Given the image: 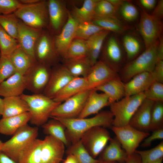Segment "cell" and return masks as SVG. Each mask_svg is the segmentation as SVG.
Returning a JSON list of instances; mask_svg holds the SVG:
<instances>
[{"instance_id": "obj_45", "label": "cell", "mask_w": 163, "mask_h": 163, "mask_svg": "<svg viewBox=\"0 0 163 163\" xmlns=\"http://www.w3.org/2000/svg\"><path fill=\"white\" fill-rule=\"evenodd\" d=\"M144 94L146 99L154 102H163V83L154 81Z\"/></svg>"}, {"instance_id": "obj_7", "label": "cell", "mask_w": 163, "mask_h": 163, "mask_svg": "<svg viewBox=\"0 0 163 163\" xmlns=\"http://www.w3.org/2000/svg\"><path fill=\"white\" fill-rule=\"evenodd\" d=\"M36 62L51 66H55L59 56L54 45L53 35L48 30H43L38 38L34 49Z\"/></svg>"}, {"instance_id": "obj_4", "label": "cell", "mask_w": 163, "mask_h": 163, "mask_svg": "<svg viewBox=\"0 0 163 163\" xmlns=\"http://www.w3.org/2000/svg\"><path fill=\"white\" fill-rule=\"evenodd\" d=\"M159 39L123 68L121 79L125 83L136 75L145 72L151 73L157 61V49Z\"/></svg>"}, {"instance_id": "obj_46", "label": "cell", "mask_w": 163, "mask_h": 163, "mask_svg": "<svg viewBox=\"0 0 163 163\" xmlns=\"http://www.w3.org/2000/svg\"><path fill=\"white\" fill-rule=\"evenodd\" d=\"M16 72L9 57L0 56V83Z\"/></svg>"}, {"instance_id": "obj_26", "label": "cell", "mask_w": 163, "mask_h": 163, "mask_svg": "<svg viewBox=\"0 0 163 163\" xmlns=\"http://www.w3.org/2000/svg\"><path fill=\"white\" fill-rule=\"evenodd\" d=\"M29 112L12 117L2 118L0 120V134L6 136L13 135L18 129L30 122Z\"/></svg>"}, {"instance_id": "obj_25", "label": "cell", "mask_w": 163, "mask_h": 163, "mask_svg": "<svg viewBox=\"0 0 163 163\" xmlns=\"http://www.w3.org/2000/svg\"><path fill=\"white\" fill-rule=\"evenodd\" d=\"M107 96L109 106L125 97L124 83L118 75L94 89Z\"/></svg>"}, {"instance_id": "obj_18", "label": "cell", "mask_w": 163, "mask_h": 163, "mask_svg": "<svg viewBox=\"0 0 163 163\" xmlns=\"http://www.w3.org/2000/svg\"><path fill=\"white\" fill-rule=\"evenodd\" d=\"M74 78L64 65L56 66L51 69L49 81L43 94L53 99Z\"/></svg>"}, {"instance_id": "obj_9", "label": "cell", "mask_w": 163, "mask_h": 163, "mask_svg": "<svg viewBox=\"0 0 163 163\" xmlns=\"http://www.w3.org/2000/svg\"><path fill=\"white\" fill-rule=\"evenodd\" d=\"M111 138L106 128L93 127L84 133L80 140L90 155L96 158L103 151Z\"/></svg>"}, {"instance_id": "obj_43", "label": "cell", "mask_w": 163, "mask_h": 163, "mask_svg": "<svg viewBox=\"0 0 163 163\" xmlns=\"http://www.w3.org/2000/svg\"><path fill=\"white\" fill-rule=\"evenodd\" d=\"M162 128H163V103L154 102L151 111L149 131Z\"/></svg>"}, {"instance_id": "obj_61", "label": "cell", "mask_w": 163, "mask_h": 163, "mask_svg": "<svg viewBox=\"0 0 163 163\" xmlns=\"http://www.w3.org/2000/svg\"><path fill=\"white\" fill-rule=\"evenodd\" d=\"M3 142L0 140V153L1 152L2 148V145Z\"/></svg>"}, {"instance_id": "obj_58", "label": "cell", "mask_w": 163, "mask_h": 163, "mask_svg": "<svg viewBox=\"0 0 163 163\" xmlns=\"http://www.w3.org/2000/svg\"><path fill=\"white\" fill-rule=\"evenodd\" d=\"M41 0H19L23 5H29L34 4L40 2Z\"/></svg>"}, {"instance_id": "obj_16", "label": "cell", "mask_w": 163, "mask_h": 163, "mask_svg": "<svg viewBox=\"0 0 163 163\" xmlns=\"http://www.w3.org/2000/svg\"><path fill=\"white\" fill-rule=\"evenodd\" d=\"M65 146L59 140L50 135L46 136L42 140L41 163H60L65 153Z\"/></svg>"}, {"instance_id": "obj_17", "label": "cell", "mask_w": 163, "mask_h": 163, "mask_svg": "<svg viewBox=\"0 0 163 163\" xmlns=\"http://www.w3.org/2000/svg\"><path fill=\"white\" fill-rule=\"evenodd\" d=\"M78 24L69 11L66 22L60 32L58 34L53 35L54 45L59 57H63L68 47L75 38Z\"/></svg>"}, {"instance_id": "obj_53", "label": "cell", "mask_w": 163, "mask_h": 163, "mask_svg": "<svg viewBox=\"0 0 163 163\" xmlns=\"http://www.w3.org/2000/svg\"><path fill=\"white\" fill-rule=\"evenodd\" d=\"M124 163H141V159L139 155L136 152L128 155Z\"/></svg>"}, {"instance_id": "obj_54", "label": "cell", "mask_w": 163, "mask_h": 163, "mask_svg": "<svg viewBox=\"0 0 163 163\" xmlns=\"http://www.w3.org/2000/svg\"><path fill=\"white\" fill-rule=\"evenodd\" d=\"M163 60V39L162 36L159 39L157 49V60Z\"/></svg>"}, {"instance_id": "obj_49", "label": "cell", "mask_w": 163, "mask_h": 163, "mask_svg": "<svg viewBox=\"0 0 163 163\" xmlns=\"http://www.w3.org/2000/svg\"><path fill=\"white\" fill-rule=\"evenodd\" d=\"M152 133L149 134L143 141L142 146L144 147L149 146L152 142L157 139H163V128L156 129L152 131Z\"/></svg>"}, {"instance_id": "obj_13", "label": "cell", "mask_w": 163, "mask_h": 163, "mask_svg": "<svg viewBox=\"0 0 163 163\" xmlns=\"http://www.w3.org/2000/svg\"><path fill=\"white\" fill-rule=\"evenodd\" d=\"M51 71L50 66L36 62L25 75L26 89L34 94L41 93L48 83Z\"/></svg>"}, {"instance_id": "obj_38", "label": "cell", "mask_w": 163, "mask_h": 163, "mask_svg": "<svg viewBox=\"0 0 163 163\" xmlns=\"http://www.w3.org/2000/svg\"><path fill=\"white\" fill-rule=\"evenodd\" d=\"M19 46L17 40L8 34L0 25V56H8Z\"/></svg>"}, {"instance_id": "obj_52", "label": "cell", "mask_w": 163, "mask_h": 163, "mask_svg": "<svg viewBox=\"0 0 163 163\" xmlns=\"http://www.w3.org/2000/svg\"><path fill=\"white\" fill-rule=\"evenodd\" d=\"M139 2L144 8L149 10L154 9L157 3L155 0H140Z\"/></svg>"}, {"instance_id": "obj_56", "label": "cell", "mask_w": 163, "mask_h": 163, "mask_svg": "<svg viewBox=\"0 0 163 163\" xmlns=\"http://www.w3.org/2000/svg\"><path fill=\"white\" fill-rule=\"evenodd\" d=\"M67 155L63 163H79L76 157L72 154H67Z\"/></svg>"}, {"instance_id": "obj_50", "label": "cell", "mask_w": 163, "mask_h": 163, "mask_svg": "<svg viewBox=\"0 0 163 163\" xmlns=\"http://www.w3.org/2000/svg\"><path fill=\"white\" fill-rule=\"evenodd\" d=\"M151 73L154 81L163 83V60L157 61Z\"/></svg>"}, {"instance_id": "obj_34", "label": "cell", "mask_w": 163, "mask_h": 163, "mask_svg": "<svg viewBox=\"0 0 163 163\" xmlns=\"http://www.w3.org/2000/svg\"><path fill=\"white\" fill-rule=\"evenodd\" d=\"M44 132L47 135L51 136L68 145L69 142L67 138L66 128L59 120L54 118L48 121L41 126Z\"/></svg>"}, {"instance_id": "obj_59", "label": "cell", "mask_w": 163, "mask_h": 163, "mask_svg": "<svg viewBox=\"0 0 163 163\" xmlns=\"http://www.w3.org/2000/svg\"><path fill=\"white\" fill-rule=\"evenodd\" d=\"M4 108V103L3 99L0 98V116L3 115Z\"/></svg>"}, {"instance_id": "obj_30", "label": "cell", "mask_w": 163, "mask_h": 163, "mask_svg": "<svg viewBox=\"0 0 163 163\" xmlns=\"http://www.w3.org/2000/svg\"><path fill=\"white\" fill-rule=\"evenodd\" d=\"M3 101L4 108L2 118L15 116L29 112L27 104L20 96L5 97Z\"/></svg>"}, {"instance_id": "obj_28", "label": "cell", "mask_w": 163, "mask_h": 163, "mask_svg": "<svg viewBox=\"0 0 163 163\" xmlns=\"http://www.w3.org/2000/svg\"><path fill=\"white\" fill-rule=\"evenodd\" d=\"M109 142L100 155L99 159L117 163L124 162L128 155L117 138H111Z\"/></svg>"}, {"instance_id": "obj_35", "label": "cell", "mask_w": 163, "mask_h": 163, "mask_svg": "<svg viewBox=\"0 0 163 163\" xmlns=\"http://www.w3.org/2000/svg\"><path fill=\"white\" fill-rule=\"evenodd\" d=\"M87 47L86 40L74 38L66 52L63 58L65 59H75L86 58Z\"/></svg>"}, {"instance_id": "obj_12", "label": "cell", "mask_w": 163, "mask_h": 163, "mask_svg": "<svg viewBox=\"0 0 163 163\" xmlns=\"http://www.w3.org/2000/svg\"><path fill=\"white\" fill-rule=\"evenodd\" d=\"M49 18L48 31L56 35L61 31L68 17V10L65 1L62 0L47 1Z\"/></svg>"}, {"instance_id": "obj_14", "label": "cell", "mask_w": 163, "mask_h": 163, "mask_svg": "<svg viewBox=\"0 0 163 163\" xmlns=\"http://www.w3.org/2000/svg\"><path fill=\"white\" fill-rule=\"evenodd\" d=\"M118 75L115 71L104 62L100 60L91 66L85 77L87 90L95 89L109 81Z\"/></svg>"}, {"instance_id": "obj_11", "label": "cell", "mask_w": 163, "mask_h": 163, "mask_svg": "<svg viewBox=\"0 0 163 163\" xmlns=\"http://www.w3.org/2000/svg\"><path fill=\"white\" fill-rule=\"evenodd\" d=\"M162 23L144 11H142L139 24V30L145 49L150 46L162 36Z\"/></svg>"}, {"instance_id": "obj_63", "label": "cell", "mask_w": 163, "mask_h": 163, "mask_svg": "<svg viewBox=\"0 0 163 163\" xmlns=\"http://www.w3.org/2000/svg\"><path fill=\"white\" fill-rule=\"evenodd\" d=\"M117 163H124V162H118Z\"/></svg>"}, {"instance_id": "obj_29", "label": "cell", "mask_w": 163, "mask_h": 163, "mask_svg": "<svg viewBox=\"0 0 163 163\" xmlns=\"http://www.w3.org/2000/svg\"><path fill=\"white\" fill-rule=\"evenodd\" d=\"M8 57L16 72L25 75L36 62L20 46Z\"/></svg>"}, {"instance_id": "obj_6", "label": "cell", "mask_w": 163, "mask_h": 163, "mask_svg": "<svg viewBox=\"0 0 163 163\" xmlns=\"http://www.w3.org/2000/svg\"><path fill=\"white\" fill-rule=\"evenodd\" d=\"M145 99L143 92L125 96L111 104L110 111L113 117V126L120 127L129 124L131 118Z\"/></svg>"}, {"instance_id": "obj_41", "label": "cell", "mask_w": 163, "mask_h": 163, "mask_svg": "<svg viewBox=\"0 0 163 163\" xmlns=\"http://www.w3.org/2000/svg\"><path fill=\"white\" fill-rule=\"evenodd\" d=\"M104 30L92 21L78 23L75 38L87 40L94 34Z\"/></svg>"}, {"instance_id": "obj_42", "label": "cell", "mask_w": 163, "mask_h": 163, "mask_svg": "<svg viewBox=\"0 0 163 163\" xmlns=\"http://www.w3.org/2000/svg\"><path fill=\"white\" fill-rule=\"evenodd\" d=\"M19 20L14 13L0 15V25L8 34L17 40Z\"/></svg>"}, {"instance_id": "obj_21", "label": "cell", "mask_w": 163, "mask_h": 163, "mask_svg": "<svg viewBox=\"0 0 163 163\" xmlns=\"http://www.w3.org/2000/svg\"><path fill=\"white\" fill-rule=\"evenodd\" d=\"M154 103L145 99L131 118L129 124L141 131H149L151 111Z\"/></svg>"}, {"instance_id": "obj_3", "label": "cell", "mask_w": 163, "mask_h": 163, "mask_svg": "<svg viewBox=\"0 0 163 163\" xmlns=\"http://www.w3.org/2000/svg\"><path fill=\"white\" fill-rule=\"evenodd\" d=\"M38 134L37 127L27 124L18 129L10 139L3 142L1 151L18 162L22 153L37 138Z\"/></svg>"}, {"instance_id": "obj_32", "label": "cell", "mask_w": 163, "mask_h": 163, "mask_svg": "<svg viewBox=\"0 0 163 163\" xmlns=\"http://www.w3.org/2000/svg\"><path fill=\"white\" fill-rule=\"evenodd\" d=\"M43 139H36L22 153L18 163H41Z\"/></svg>"}, {"instance_id": "obj_36", "label": "cell", "mask_w": 163, "mask_h": 163, "mask_svg": "<svg viewBox=\"0 0 163 163\" xmlns=\"http://www.w3.org/2000/svg\"><path fill=\"white\" fill-rule=\"evenodd\" d=\"M92 21L104 30L110 32L121 33L128 28L117 18L95 17Z\"/></svg>"}, {"instance_id": "obj_37", "label": "cell", "mask_w": 163, "mask_h": 163, "mask_svg": "<svg viewBox=\"0 0 163 163\" xmlns=\"http://www.w3.org/2000/svg\"><path fill=\"white\" fill-rule=\"evenodd\" d=\"M67 154H72L76 158L79 163H98L99 160L93 158L79 141L72 144L66 151Z\"/></svg>"}, {"instance_id": "obj_20", "label": "cell", "mask_w": 163, "mask_h": 163, "mask_svg": "<svg viewBox=\"0 0 163 163\" xmlns=\"http://www.w3.org/2000/svg\"><path fill=\"white\" fill-rule=\"evenodd\" d=\"M26 88L25 75L16 72L0 83V96L4 98L20 96Z\"/></svg>"}, {"instance_id": "obj_57", "label": "cell", "mask_w": 163, "mask_h": 163, "mask_svg": "<svg viewBox=\"0 0 163 163\" xmlns=\"http://www.w3.org/2000/svg\"><path fill=\"white\" fill-rule=\"evenodd\" d=\"M117 9L124 2V1L121 0H108Z\"/></svg>"}, {"instance_id": "obj_60", "label": "cell", "mask_w": 163, "mask_h": 163, "mask_svg": "<svg viewBox=\"0 0 163 163\" xmlns=\"http://www.w3.org/2000/svg\"><path fill=\"white\" fill-rule=\"evenodd\" d=\"M98 163H117V162L114 161H104L99 160V161Z\"/></svg>"}, {"instance_id": "obj_2", "label": "cell", "mask_w": 163, "mask_h": 163, "mask_svg": "<svg viewBox=\"0 0 163 163\" xmlns=\"http://www.w3.org/2000/svg\"><path fill=\"white\" fill-rule=\"evenodd\" d=\"M20 96L28 106V112L30 115V122L37 127L46 123L53 111L61 103L41 93L31 95L23 94Z\"/></svg>"}, {"instance_id": "obj_19", "label": "cell", "mask_w": 163, "mask_h": 163, "mask_svg": "<svg viewBox=\"0 0 163 163\" xmlns=\"http://www.w3.org/2000/svg\"><path fill=\"white\" fill-rule=\"evenodd\" d=\"M43 30L31 27L19 20L17 40L19 46L35 62L34 47Z\"/></svg>"}, {"instance_id": "obj_55", "label": "cell", "mask_w": 163, "mask_h": 163, "mask_svg": "<svg viewBox=\"0 0 163 163\" xmlns=\"http://www.w3.org/2000/svg\"><path fill=\"white\" fill-rule=\"evenodd\" d=\"M0 163H18L2 151L0 153Z\"/></svg>"}, {"instance_id": "obj_62", "label": "cell", "mask_w": 163, "mask_h": 163, "mask_svg": "<svg viewBox=\"0 0 163 163\" xmlns=\"http://www.w3.org/2000/svg\"><path fill=\"white\" fill-rule=\"evenodd\" d=\"M162 161H163V158L161 159L156 162H155L152 163H162Z\"/></svg>"}, {"instance_id": "obj_47", "label": "cell", "mask_w": 163, "mask_h": 163, "mask_svg": "<svg viewBox=\"0 0 163 163\" xmlns=\"http://www.w3.org/2000/svg\"><path fill=\"white\" fill-rule=\"evenodd\" d=\"M120 8L122 16L126 21H134L138 16L137 9L134 5L130 2L125 1Z\"/></svg>"}, {"instance_id": "obj_51", "label": "cell", "mask_w": 163, "mask_h": 163, "mask_svg": "<svg viewBox=\"0 0 163 163\" xmlns=\"http://www.w3.org/2000/svg\"><path fill=\"white\" fill-rule=\"evenodd\" d=\"M151 14L152 16L161 21L163 16V0L159 1Z\"/></svg>"}, {"instance_id": "obj_33", "label": "cell", "mask_w": 163, "mask_h": 163, "mask_svg": "<svg viewBox=\"0 0 163 163\" xmlns=\"http://www.w3.org/2000/svg\"><path fill=\"white\" fill-rule=\"evenodd\" d=\"M64 66L74 78H85L91 67L86 58L75 59H65Z\"/></svg>"}, {"instance_id": "obj_23", "label": "cell", "mask_w": 163, "mask_h": 163, "mask_svg": "<svg viewBox=\"0 0 163 163\" xmlns=\"http://www.w3.org/2000/svg\"><path fill=\"white\" fill-rule=\"evenodd\" d=\"M154 81L150 72H143L136 75L124 83L125 96L143 93Z\"/></svg>"}, {"instance_id": "obj_27", "label": "cell", "mask_w": 163, "mask_h": 163, "mask_svg": "<svg viewBox=\"0 0 163 163\" xmlns=\"http://www.w3.org/2000/svg\"><path fill=\"white\" fill-rule=\"evenodd\" d=\"M86 78L78 77L74 78L53 98L55 101L61 103L79 92L87 90Z\"/></svg>"}, {"instance_id": "obj_44", "label": "cell", "mask_w": 163, "mask_h": 163, "mask_svg": "<svg viewBox=\"0 0 163 163\" xmlns=\"http://www.w3.org/2000/svg\"><path fill=\"white\" fill-rule=\"evenodd\" d=\"M117 10L108 0H99L95 8L94 18H117Z\"/></svg>"}, {"instance_id": "obj_1", "label": "cell", "mask_w": 163, "mask_h": 163, "mask_svg": "<svg viewBox=\"0 0 163 163\" xmlns=\"http://www.w3.org/2000/svg\"><path fill=\"white\" fill-rule=\"evenodd\" d=\"M51 118L59 120L64 125L68 140L73 144L79 141L83 134L93 127L99 126L111 128L113 117L110 111L106 110L89 118Z\"/></svg>"}, {"instance_id": "obj_10", "label": "cell", "mask_w": 163, "mask_h": 163, "mask_svg": "<svg viewBox=\"0 0 163 163\" xmlns=\"http://www.w3.org/2000/svg\"><path fill=\"white\" fill-rule=\"evenodd\" d=\"M91 91H82L61 103L53 111L50 117H78L84 107Z\"/></svg>"}, {"instance_id": "obj_40", "label": "cell", "mask_w": 163, "mask_h": 163, "mask_svg": "<svg viewBox=\"0 0 163 163\" xmlns=\"http://www.w3.org/2000/svg\"><path fill=\"white\" fill-rule=\"evenodd\" d=\"M122 42L127 58L131 61L136 57L140 51V42L135 37L127 34L123 37Z\"/></svg>"}, {"instance_id": "obj_24", "label": "cell", "mask_w": 163, "mask_h": 163, "mask_svg": "<svg viewBox=\"0 0 163 163\" xmlns=\"http://www.w3.org/2000/svg\"><path fill=\"white\" fill-rule=\"evenodd\" d=\"M110 32L104 30L86 40L88 50L86 58L91 66L97 61L105 41Z\"/></svg>"}, {"instance_id": "obj_31", "label": "cell", "mask_w": 163, "mask_h": 163, "mask_svg": "<svg viewBox=\"0 0 163 163\" xmlns=\"http://www.w3.org/2000/svg\"><path fill=\"white\" fill-rule=\"evenodd\" d=\"M99 0H85L79 8L74 6L70 13L78 23L92 21L94 18V10Z\"/></svg>"}, {"instance_id": "obj_22", "label": "cell", "mask_w": 163, "mask_h": 163, "mask_svg": "<svg viewBox=\"0 0 163 163\" xmlns=\"http://www.w3.org/2000/svg\"><path fill=\"white\" fill-rule=\"evenodd\" d=\"M109 106L107 96L105 94L99 93L95 90H91L84 107L78 117L86 118L93 114H97L103 108Z\"/></svg>"}, {"instance_id": "obj_39", "label": "cell", "mask_w": 163, "mask_h": 163, "mask_svg": "<svg viewBox=\"0 0 163 163\" xmlns=\"http://www.w3.org/2000/svg\"><path fill=\"white\" fill-rule=\"evenodd\" d=\"M135 152L139 156L141 163H152L163 158V141L154 147L145 150H136Z\"/></svg>"}, {"instance_id": "obj_8", "label": "cell", "mask_w": 163, "mask_h": 163, "mask_svg": "<svg viewBox=\"0 0 163 163\" xmlns=\"http://www.w3.org/2000/svg\"><path fill=\"white\" fill-rule=\"evenodd\" d=\"M111 129L128 155L135 153L140 143L150 134L129 124L120 127L112 126Z\"/></svg>"}, {"instance_id": "obj_15", "label": "cell", "mask_w": 163, "mask_h": 163, "mask_svg": "<svg viewBox=\"0 0 163 163\" xmlns=\"http://www.w3.org/2000/svg\"><path fill=\"white\" fill-rule=\"evenodd\" d=\"M106 40L102 50V59L101 60L117 72L123 61L122 49L115 36H110Z\"/></svg>"}, {"instance_id": "obj_48", "label": "cell", "mask_w": 163, "mask_h": 163, "mask_svg": "<svg viewBox=\"0 0 163 163\" xmlns=\"http://www.w3.org/2000/svg\"><path fill=\"white\" fill-rule=\"evenodd\" d=\"M23 5L19 0H0V15L14 13Z\"/></svg>"}, {"instance_id": "obj_5", "label": "cell", "mask_w": 163, "mask_h": 163, "mask_svg": "<svg viewBox=\"0 0 163 163\" xmlns=\"http://www.w3.org/2000/svg\"><path fill=\"white\" fill-rule=\"evenodd\" d=\"M19 20L27 26L40 30L48 28L49 18L46 0L36 3L23 5L14 13Z\"/></svg>"}]
</instances>
